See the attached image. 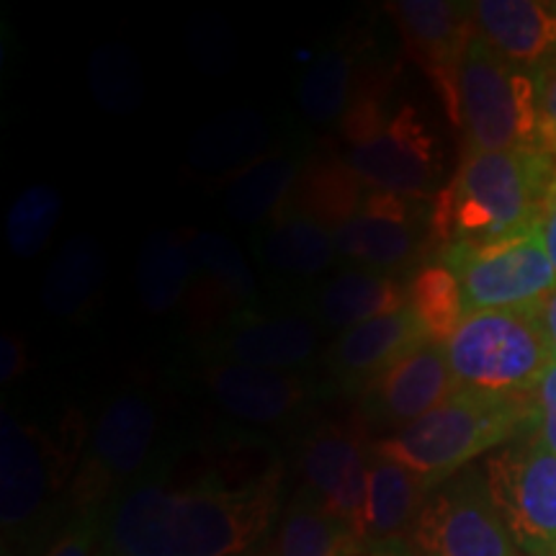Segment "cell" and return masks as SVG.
Returning a JSON list of instances; mask_svg holds the SVG:
<instances>
[{
  "label": "cell",
  "mask_w": 556,
  "mask_h": 556,
  "mask_svg": "<svg viewBox=\"0 0 556 556\" xmlns=\"http://www.w3.org/2000/svg\"><path fill=\"white\" fill-rule=\"evenodd\" d=\"M281 471L258 482L168 490L148 475L116 495L101 520L103 556H240L258 541L278 503Z\"/></svg>",
  "instance_id": "6da1fadb"
},
{
  "label": "cell",
  "mask_w": 556,
  "mask_h": 556,
  "mask_svg": "<svg viewBox=\"0 0 556 556\" xmlns=\"http://www.w3.org/2000/svg\"><path fill=\"white\" fill-rule=\"evenodd\" d=\"M554 191L552 150L469 152L433 201L438 245H490L523 235L541 225Z\"/></svg>",
  "instance_id": "7a4b0ae2"
},
{
  "label": "cell",
  "mask_w": 556,
  "mask_h": 556,
  "mask_svg": "<svg viewBox=\"0 0 556 556\" xmlns=\"http://www.w3.org/2000/svg\"><path fill=\"white\" fill-rule=\"evenodd\" d=\"M536 430V394H495L482 389H456L420 420L371 446L426 482L430 492L462 475L486 451L507 446Z\"/></svg>",
  "instance_id": "3957f363"
},
{
  "label": "cell",
  "mask_w": 556,
  "mask_h": 556,
  "mask_svg": "<svg viewBox=\"0 0 556 556\" xmlns=\"http://www.w3.org/2000/svg\"><path fill=\"white\" fill-rule=\"evenodd\" d=\"M340 135L348 142V165L368 191L430 201L438 197L441 155L435 135L413 103L389 114L381 93L358 90L340 122Z\"/></svg>",
  "instance_id": "277c9868"
},
{
  "label": "cell",
  "mask_w": 556,
  "mask_h": 556,
  "mask_svg": "<svg viewBox=\"0 0 556 556\" xmlns=\"http://www.w3.org/2000/svg\"><path fill=\"white\" fill-rule=\"evenodd\" d=\"M446 111L464 137V155L544 148L533 73L505 62L479 37L456 70Z\"/></svg>",
  "instance_id": "5b68a950"
},
{
  "label": "cell",
  "mask_w": 556,
  "mask_h": 556,
  "mask_svg": "<svg viewBox=\"0 0 556 556\" xmlns=\"http://www.w3.org/2000/svg\"><path fill=\"white\" fill-rule=\"evenodd\" d=\"M443 345L458 389L495 394H536L556 361L541 307L475 312Z\"/></svg>",
  "instance_id": "8992f818"
},
{
  "label": "cell",
  "mask_w": 556,
  "mask_h": 556,
  "mask_svg": "<svg viewBox=\"0 0 556 556\" xmlns=\"http://www.w3.org/2000/svg\"><path fill=\"white\" fill-rule=\"evenodd\" d=\"M438 261L458 278L467 315L544 307L556 291V268L541 240V225L490 245H446Z\"/></svg>",
  "instance_id": "52a82bcc"
},
{
  "label": "cell",
  "mask_w": 556,
  "mask_h": 556,
  "mask_svg": "<svg viewBox=\"0 0 556 556\" xmlns=\"http://www.w3.org/2000/svg\"><path fill=\"white\" fill-rule=\"evenodd\" d=\"M484 482L520 552L556 556V454L536 430L486 458Z\"/></svg>",
  "instance_id": "ba28073f"
},
{
  "label": "cell",
  "mask_w": 556,
  "mask_h": 556,
  "mask_svg": "<svg viewBox=\"0 0 556 556\" xmlns=\"http://www.w3.org/2000/svg\"><path fill=\"white\" fill-rule=\"evenodd\" d=\"M157 407L142 392H124L111 400L96 420L86 458L75 477V500L83 516H93L111 492L122 495L139 479L155 471Z\"/></svg>",
  "instance_id": "9c48e42d"
},
{
  "label": "cell",
  "mask_w": 556,
  "mask_h": 556,
  "mask_svg": "<svg viewBox=\"0 0 556 556\" xmlns=\"http://www.w3.org/2000/svg\"><path fill=\"white\" fill-rule=\"evenodd\" d=\"M433 201L371 191L356 217L336 229L338 255L356 268L394 278L420 270L426 261L430 263V250L438 248L441 253L433 227Z\"/></svg>",
  "instance_id": "30bf717a"
},
{
  "label": "cell",
  "mask_w": 556,
  "mask_h": 556,
  "mask_svg": "<svg viewBox=\"0 0 556 556\" xmlns=\"http://www.w3.org/2000/svg\"><path fill=\"white\" fill-rule=\"evenodd\" d=\"M417 556H526L477 471L435 486L409 533Z\"/></svg>",
  "instance_id": "8fae6325"
},
{
  "label": "cell",
  "mask_w": 556,
  "mask_h": 556,
  "mask_svg": "<svg viewBox=\"0 0 556 556\" xmlns=\"http://www.w3.org/2000/svg\"><path fill=\"white\" fill-rule=\"evenodd\" d=\"M317 348L319 328L312 317L255 307L235 312L208 330L199 340V358L296 371L309 364Z\"/></svg>",
  "instance_id": "7c38bea8"
},
{
  "label": "cell",
  "mask_w": 556,
  "mask_h": 556,
  "mask_svg": "<svg viewBox=\"0 0 556 556\" xmlns=\"http://www.w3.org/2000/svg\"><path fill=\"white\" fill-rule=\"evenodd\" d=\"M197 384L232 420L245 426H281L307 407L315 394L309 377L281 368L201 361Z\"/></svg>",
  "instance_id": "4fadbf2b"
},
{
  "label": "cell",
  "mask_w": 556,
  "mask_h": 556,
  "mask_svg": "<svg viewBox=\"0 0 556 556\" xmlns=\"http://www.w3.org/2000/svg\"><path fill=\"white\" fill-rule=\"evenodd\" d=\"M304 492L317 500L330 516L364 539L368 471L371 462L364 454L358 430L343 426H323L312 430L299 458Z\"/></svg>",
  "instance_id": "5bb4252c"
},
{
  "label": "cell",
  "mask_w": 556,
  "mask_h": 556,
  "mask_svg": "<svg viewBox=\"0 0 556 556\" xmlns=\"http://www.w3.org/2000/svg\"><path fill=\"white\" fill-rule=\"evenodd\" d=\"M456 389L446 345L428 340L366 387L358 394V409L368 428L389 430L392 435L446 402Z\"/></svg>",
  "instance_id": "9a60e30c"
},
{
  "label": "cell",
  "mask_w": 556,
  "mask_h": 556,
  "mask_svg": "<svg viewBox=\"0 0 556 556\" xmlns=\"http://www.w3.org/2000/svg\"><path fill=\"white\" fill-rule=\"evenodd\" d=\"M402 34L405 52L433 80L443 103L454 90L456 70L477 37L471 3L454 0H394L387 3Z\"/></svg>",
  "instance_id": "2e32d148"
},
{
  "label": "cell",
  "mask_w": 556,
  "mask_h": 556,
  "mask_svg": "<svg viewBox=\"0 0 556 556\" xmlns=\"http://www.w3.org/2000/svg\"><path fill=\"white\" fill-rule=\"evenodd\" d=\"M428 340L433 338L428 336L426 325L413 307H407L397 315L371 319L340 332L325 353V368L340 392L361 394Z\"/></svg>",
  "instance_id": "e0dca14e"
},
{
  "label": "cell",
  "mask_w": 556,
  "mask_h": 556,
  "mask_svg": "<svg viewBox=\"0 0 556 556\" xmlns=\"http://www.w3.org/2000/svg\"><path fill=\"white\" fill-rule=\"evenodd\" d=\"M0 518L5 536L31 531L52 492V456L45 438L3 409L0 426Z\"/></svg>",
  "instance_id": "ac0fdd59"
},
{
  "label": "cell",
  "mask_w": 556,
  "mask_h": 556,
  "mask_svg": "<svg viewBox=\"0 0 556 556\" xmlns=\"http://www.w3.org/2000/svg\"><path fill=\"white\" fill-rule=\"evenodd\" d=\"M477 37L500 58L536 70L556 54V13L539 0H477L471 3Z\"/></svg>",
  "instance_id": "d6986e66"
},
{
  "label": "cell",
  "mask_w": 556,
  "mask_h": 556,
  "mask_svg": "<svg viewBox=\"0 0 556 556\" xmlns=\"http://www.w3.org/2000/svg\"><path fill=\"white\" fill-rule=\"evenodd\" d=\"M189 248L197 266L199 291L191 289L193 309L212 323L222 312V323L235 312L258 307V281L232 240L217 232H191ZM208 328V330H212Z\"/></svg>",
  "instance_id": "ffe728a7"
},
{
  "label": "cell",
  "mask_w": 556,
  "mask_h": 556,
  "mask_svg": "<svg viewBox=\"0 0 556 556\" xmlns=\"http://www.w3.org/2000/svg\"><path fill=\"white\" fill-rule=\"evenodd\" d=\"M409 307L407 283L368 268H343L317 289L315 315L323 325L351 330Z\"/></svg>",
  "instance_id": "44dd1931"
},
{
  "label": "cell",
  "mask_w": 556,
  "mask_h": 556,
  "mask_svg": "<svg viewBox=\"0 0 556 556\" xmlns=\"http://www.w3.org/2000/svg\"><path fill=\"white\" fill-rule=\"evenodd\" d=\"M258 255L278 276L315 278L338 258L336 232L287 201L263 227Z\"/></svg>",
  "instance_id": "7402d4cb"
},
{
  "label": "cell",
  "mask_w": 556,
  "mask_h": 556,
  "mask_svg": "<svg viewBox=\"0 0 556 556\" xmlns=\"http://www.w3.org/2000/svg\"><path fill=\"white\" fill-rule=\"evenodd\" d=\"M430 490L420 477L371 451L364 539L405 541L420 516Z\"/></svg>",
  "instance_id": "603a6c76"
},
{
  "label": "cell",
  "mask_w": 556,
  "mask_h": 556,
  "mask_svg": "<svg viewBox=\"0 0 556 556\" xmlns=\"http://www.w3.org/2000/svg\"><path fill=\"white\" fill-rule=\"evenodd\" d=\"M106 281V258L99 242L86 235L67 240L47 268L41 304L58 319L78 323L99 302Z\"/></svg>",
  "instance_id": "cb8c5ba5"
},
{
  "label": "cell",
  "mask_w": 556,
  "mask_h": 556,
  "mask_svg": "<svg viewBox=\"0 0 556 556\" xmlns=\"http://www.w3.org/2000/svg\"><path fill=\"white\" fill-rule=\"evenodd\" d=\"M307 160L302 150H276L232 176L225 191L229 217L248 225L268 222L291 199Z\"/></svg>",
  "instance_id": "d4e9b609"
},
{
  "label": "cell",
  "mask_w": 556,
  "mask_h": 556,
  "mask_svg": "<svg viewBox=\"0 0 556 556\" xmlns=\"http://www.w3.org/2000/svg\"><path fill=\"white\" fill-rule=\"evenodd\" d=\"M364 180L338 155H312L304 165L289 204L302 208L304 214L323 222L332 232L364 208L368 199Z\"/></svg>",
  "instance_id": "484cf974"
},
{
  "label": "cell",
  "mask_w": 556,
  "mask_h": 556,
  "mask_svg": "<svg viewBox=\"0 0 556 556\" xmlns=\"http://www.w3.org/2000/svg\"><path fill=\"white\" fill-rule=\"evenodd\" d=\"M193 278H197V266H193L189 240L176 232H152L142 242L135 283L144 309L152 315L176 309L191 294Z\"/></svg>",
  "instance_id": "4316f807"
},
{
  "label": "cell",
  "mask_w": 556,
  "mask_h": 556,
  "mask_svg": "<svg viewBox=\"0 0 556 556\" xmlns=\"http://www.w3.org/2000/svg\"><path fill=\"white\" fill-rule=\"evenodd\" d=\"M270 127L255 111H235L212 122L201 135L193 139L191 163L199 170H232L235 176L248 170L268 155Z\"/></svg>",
  "instance_id": "83f0119b"
},
{
  "label": "cell",
  "mask_w": 556,
  "mask_h": 556,
  "mask_svg": "<svg viewBox=\"0 0 556 556\" xmlns=\"http://www.w3.org/2000/svg\"><path fill=\"white\" fill-rule=\"evenodd\" d=\"M356 65V50L343 45L317 54L304 78L299 80V109L309 122H343L348 109L358 96Z\"/></svg>",
  "instance_id": "f1b7e54d"
},
{
  "label": "cell",
  "mask_w": 556,
  "mask_h": 556,
  "mask_svg": "<svg viewBox=\"0 0 556 556\" xmlns=\"http://www.w3.org/2000/svg\"><path fill=\"white\" fill-rule=\"evenodd\" d=\"M358 536L343 520L330 516L307 492H299L283 513L276 556H345Z\"/></svg>",
  "instance_id": "f546056e"
},
{
  "label": "cell",
  "mask_w": 556,
  "mask_h": 556,
  "mask_svg": "<svg viewBox=\"0 0 556 556\" xmlns=\"http://www.w3.org/2000/svg\"><path fill=\"white\" fill-rule=\"evenodd\" d=\"M407 291L409 307L426 325L428 336L438 343H446L458 325L467 319V304H464L458 278L446 263L438 258L415 270L413 281L407 283Z\"/></svg>",
  "instance_id": "4dcf8cb0"
},
{
  "label": "cell",
  "mask_w": 556,
  "mask_h": 556,
  "mask_svg": "<svg viewBox=\"0 0 556 556\" xmlns=\"http://www.w3.org/2000/svg\"><path fill=\"white\" fill-rule=\"evenodd\" d=\"M62 219V193L54 186L34 184L21 191L5 214V242L16 258L29 261L50 245Z\"/></svg>",
  "instance_id": "1f68e13d"
},
{
  "label": "cell",
  "mask_w": 556,
  "mask_h": 556,
  "mask_svg": "<svg viewBox=\"0 0 556 556\" xmlns=\"http://www.w3.org/2000/svg\"><path fill=\"white\" fill-rule=\"evenodd\" d=\"M90 86L103 109L127 114L142 101V73L122 47H103L90 58Z\"/></svg>",
  "instance_id": "d6a6232c"
},
{
  "label": "cell",
  "mask_w": 556,
  "mask_h": 556,
  "mask_svg": "<svg viewBox=\"0 0 556 556\" xmlns=\"http://www.w3.org/2000/svg\"><path fill=\"white\" fill-rule=\"evenodd\" d=\"M45 556H103L99 516H80L78 523L62 533Z\"/></svg>",
  "instance_id": "836d02e7"
},
{
  "label": "cell",
  "mask_w": 556,
  "mask_h": 556,
  "mask_svg": "<svg viewBox=\"0 0 556 556\" xmlns=\"http://www.w3.org/2000/svg\"><path fill=\"white\" fill-rule=\"evenodd\" d=\"M536 80V101L541 116V135H544V148L556 155V54L544 65L531 70Z\"/></svg>",
  "instance_id": "e575fe53"
},
{
  "label": "cell",
  "mask_w": 556,
  "mask_h": 556,
  "mask_svg": "<svg viewBox=\"0 0 556 556\" xmlns=\"http://www.w3.org/2000/svg\"><path fill=\"white\" fill-rule=\"evenodd\" d=\"M536 433L556 454V361L536 389Z\"/></svg>",
  "instance_id": "d590c367"
},
{
  "label": "cell",
  "mask_w": 556,
  "mask_h": 556,
  "mask_svg": "<svg viewBox=\"0 0 556 556\" xmlns=\"http://www.w3.org/2000/svg\"><path fill=\"white\" fill-rule=\"evenodd\" d=\"M29 366V353H26L24 340L16 336H3L0 340V381L11 384Z\"/></svg>",
  "instance_id": "8d00e7d4"
},
{
  "label": "cell",
  "mask_w": 556,
  "mask_h": 556,
  "mask_svg": "<svg viewBox=\"0 0 556 556\" xmlns=\"http://www.w3.org/2000/svg\"><path fill=\"white\" fill-rule=\"evenodd\" d=\"M409 544L405 541H371V539H356L348 548L345 556H405L409 552Z\"/></svg>",
  "instance_id": "74e56055"
},
{
  "label": "cell",
  "mask_w": 556,
  "mask_h": 556,
  "mask_svg": "<svg viewBox=\"0 0 556 556\" xmlns=\"http://www.w3.org/2000/svg\"><path fill=\"white\" fill-rule=\"evenodd\" d=\"M541 240H544V248L552 258L554 268H556V191L548 199L544 217H541Z\"/></svg>",
  "instance_id": "f35d334b"
},
{
  "label": "cell",
  "mask_w": 556,
  "mask_h": 556,
  "mask_svg": "<svg viewBox=\"0 0 556 556\" xmlns=\"http://www.w3.org/2000/svg\"><path fill=\"white\" fill-rule=\"evenodd\" d=\"M541 319H544L546 336H548V340H552L554 356H556V291L546 299L544 307H541Z\"/></svg>",
  "instance_id": "ab89813d"
},
{
  "label": "cell",
  "mask_w": 556,
  "mask_h": 556,
  "mask_svg": "<svg viewBox=\"0 0 556 556\" xmlns=\"http://www.w3.org/2000/svg\"><path fill=\"white\" fill-rule=\"evenodd\" d=\"M405 556H417V554H415V552H413V548H409V552H407V554H405Z\"/></svg>",
  "instance_id": "60d3db41"
},
{
  "label": "cell",
  "mask_w": 556,
  "mask_h": 556,
  "mask_svg": "<svg viewBox=\"0 0 556 556\" xmlns=\"http://www.w3.org/2000/svg\"><path fill=\"white\" fill-rule=\"evenodd\" d=\"M552 11H554V13H556V3H552Z\"/></svg>",
  "instance_id": "b9f144b4"
}]
</instances>
